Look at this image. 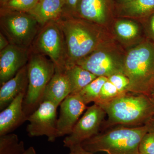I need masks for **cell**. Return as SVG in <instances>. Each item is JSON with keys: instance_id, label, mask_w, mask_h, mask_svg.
I'll list each match as a JSON object with an SVG mask.
<instances>
[{"instance_id": "cell-1", "label": "cell", "mask_w": 154, "mask_h": 154, "mask_svg": "<svg viewBox=\"0 0 154 154\" xmlns=\"http://www.w3.org/2000/svg\"><path fill=\"white\" fill-rule=\"evenodd\" d=\"M99 106L107 116L104 128L142 126L154 121V99L146 95L125 92Z\"/></svg>"}, {"instance_id": "cell-2", "label": "cell", "mask_w": 154, "mask_h": 154, "mask_svg": "<svg viewBox=\"0 0 154 154\" xmlns=\"http://www.w3.org/2000/svg\"><path fill=\"white\" fill-rule=\"evenodd\" d=\"M154 130V121L142 126H118L99 133L81 144L92 153L104 152L107 154H139L138 147L147 133Z\"/></svg>"}, {"instance_id": "cell-3", "label": "cell", "mask_w": 154, "mask_h": 154, "mask_svg": "<svg viewBox=\"0 0 154 154\" xmlns=\"http://www.w3.org/2000/svg\"><path fill=\"white\" fill-rule=\"evenodd\" d=\"M123 66L129 81L127 92L154 99V43L145 42L131 50Z\"/></svg>"}, {"instance_id": "cell-4", "label": "cell", "mask_w": 154, "mask_h": 154, "mask_svg": "<svg viewBox=\"0 0 154 154\" xmlns=\"http://www.w3.org/2000/svg\"><path fill=\"white\" fill-rule=\"evenodd\" d=\"M63 33L66 47V68L75 64L96 50L98 39L93 26L71 15L56 21Z\"/></svg>"}, {"instance_id": "cell-5", "label": "cell", "mask_w": 154, "mask_h": 154, "mask_svg": "<svg viewBox=\"0 0 154 154\" xmlns=\"http://www.w3.org/2000/svg\"><path fill=\"white\" fill-rule=\"evenodd\" d=\"M28 65V85L24 99V110L37 108L42 101L45 90L55 71L56 65L46 56L34 52Z\"/></svg>"}, {"instance_id": "cell-6", "label": "cell", "mask_w": 154, "mask_h": 154, "mask_svg": "<svg viewBox=\"0 0 154 154\" xmlns=\"http://www.w3.org/2000/svg\"><path fill=\"white\" fill-rule=\"evenodd\" d=\"M1 27L10 43L28 49L36 37L39 24L28 13L1 9Z\"/></svg>"}, {"instance_id": "cell-7", "label": "cell", "mask_w": 154, "mask_h": 154, "mask_svg": "<svg viewBox=\"0 0 154 154\" xmlns=\"http://www.w3.org/2000/svg\"><path fill=\"white\" fill-rule=\"evenodd\" d=\"M42 27L35 41V52L47 56L56 67L66 69V47L60 28L54 21Z\"/></svg>"}, {"instance_id": "cell-8", "label": "cell", "mask_w": 154, "mask_h": 154, "mask_svg": "<svg viewBox=\"0 0 154 154\" xmlns=\"http://www.w3.org/2000/svg\"><path fill=\"white\" fill-rule=\"evenodd\" d=\"M58 106L48 101H43L33 113L28 115L27 131L31 137L45 136L48 141L54 142L59 137L57 130Z\"/></svg>"}, {"instance_id": "cell-9", "label": "cell", "mask_w": 154, "mask_h": 154, "mask_svg": "<svg viewBox=\"0 0 154 154\" xmlns=\"http://www.w3.org/2000/svg\"><path fill=\"white\" fill-rule=\"evenodd\" d=\"M106 115L104 109L95 103L87 107L85 112L75 125L71 133L64 139L63 146L69 148L81 144L98 134Z\"/></svg>"}, {"instance_id": "cell-10", "label": "cell", "mask_w": 154, "mask_h": 154, "mask_svg": "<svg viewBox=\"0 0 154 154\" xmlns=\"http://www.w3.org/2000/svg\"><path fill=\"white\" fill-rule=\"evenodd\" d=\"M57 119V130L59 137L71 133L80 117L87 108L79 94H70L60 104Z\"/></svg>"}, {"instance_id": "cell-11", "label": "cell", "mask_w": 154, "mask_h": 154, "mask_svg": "<svg viewBox=\"0 0 154 154\" xmlns=\"http://www.w3.org/2000/svg\"><path fill=\"white\" fill-rule=\"evenodd\" d=\"M75 64L97 77L108 78L116 74H124L123 63L118 62L110 54L102 51H94Z\"/></svg>"}, {"instance_id": "cell-12", "label": "cell", "mask_w": 154, "mask_h": 154, "mask_svg": "<svg viewBox=\"0 0 154 154\" xmlns=\"http://www.w3.org/2000/svg\"><path fill=\"white\" fill-rule=\"evenodd\" d=\"M28 49L10 44L0 52L1 86L15 75L29 60Z\"/></svg>"}, {"instance_id": "cell-13", "label": "cell", "mask_w": 154, "mask_h": 154, "mask_svg": "<svg viewBox=\"0 0 154 154\" xmlns=\"http://www.w3.org/2000/svg\"><path fill=\"white\" fill-rule=\"evenodd\" d=\"M26 92L19 94L0 113V135L10 133L27 121L28 116L23 108Z\"/></svg>"}, {"instance_id": "cell-14", "label": "cell", "mask_w": 154, "mask_h": 154, "mask_svg": "<svg viewBox=\"0 0 154 154\" xmlns=\"http://www.w3.org/2000/svg\"><path fill=\"white\" fill-rule=\"evenodd\" d=\"M71 93L70 83L66 69L56 67L54 74L45 90L42 102L50 101L58 107Z\"/></svg>"}, {"instance_id": "cell-15", "label": "cell", "mask_w": 154, "mask_h": 154, "mask_svg": "<svg viewBox=\"0 0 154 154\" xmlns=\"http://www.w3.org/2000/svg\"><path fill=\"white\" fill-rule=\"evenodd\" d=\"M28 85V65L22 68L11 79L1 85L0 110L5 109L19 94L27 93Z\"/></svg>"}, {"instance_id": "cell-16", "label": "cell", "mask_w": 154, "mask_h": 154, "mask_svg": "<svg viewBox=\"0 0 154 154\" xmlns=\"http://www.w3.org/2000/svg\"><path fill=\"white\" fill-rule=\"evenodd\" d=\"M64 0H39L28 13L34 17L42 27L51 22H56L61 17Z\"/></svg>"}, {"instance_id": "cell-17", "label": "cell", "mask_w": 154, "mask_h": 154, "mask_svg": "<svg viewBox=\"0 0 154 154\" xmlns=\"http://www.w3.org/2000/svg\"><path fill=\"white\" fill-rule=\"evenodd\" d=\"M110 0H79L77 14L84 19L97 23L105 22Z\"/></svg>"}, {"instance_id": "cell-18", "label": "cell", "mask_w": 154, "mask_h": 154, "mask_svg": "<svg viewBox=\"0 0 154 154\" xmlns=\"http://www.w3.org/2000/svg\"><path fill=\"white\" fill-rule=\"evenodd\" d=\"M66 72L71 87V94H77L97 77L77 64L66 68Z\"/></svg>"}, {"instance_id": "cell-19", "label": "cell", "mask_w": 154, "mask_h": 154, "mask_svg": "<svg viewBox=\"0 0 154 154\" xmlns=\"http://www.w3.org/2000/svg\"><path fill=\"white\" fill-rule=\"evenodd\" d=\"M25 151L24 142L19 141L17 135H0V154H23Z\"/></svg>"}, {"instance_id": "cell-20", "label": "cell", "mask_w": 154, "mask_h": 154, "mask_svg": "<svg viewBox=\"0 0 154 154\" xmlns=\"http://www.w3.org/2000/svg\"><path fill=\"white\" fill-rule=\"evenodd\" d=\"M107 80V77H98L80 91L79 94L86 105L97 101L102 87Z\"/></svg>"}, {"instance_id": "cell-21", "label": "cell", "mask_w": 154, "mask_h": 154, "mask_svg": "<svg viewBox=\"0 0 154 154\" xmlns=\"http://www.w3.org/2000/svg\"><path fill=\"white\" fill-rule=\"evenodd\" d=\"M123 7L128 14L143 15L154 11V0H134L127 2Z\"/></svg>"}, {"instance_id": "cell-22", "label": "cell", "mask_w": 154, "mask_h": 154, "mask_svg": "<svg viewBox=\"0 0 154 154\" xmlns=\"http://www.w3.org/2000/svg\"><path fill=\"white\" fill-rule=\"evenodd\" d=\"M120 94L115 86L107 80L103 85L99 98L95 104L101 105L115 99Z\"/></svg>"}, {"instance_id": "cell-23", "label": "cell", "mask_w": 154, "mask_h": 154, "mask_svg": "<svg viewBox=\"0 0 154 154\" xmlns=\"http://www.w3.org/2000/svg\"><path fill=\"white\" fill-rule=\"evenodd\" d=\"M39 0H9L3 8L28 13L33 8Z\"/></svg>"}, {"instance_id": "cell-24", "label": "cell", "mask_w": 154, "mask_h": 154, "mask_svg": "<svg viewBox=\"0 0 154 154\" xmlns=\"http://www.w3.org/2000/svg\"><path fill=\"white\" fill-rule=\"evenodd\" d=\"M116 30L118 35L125 39L133 38L138 32L137 26L128 21L119 22L116 25Z\"/></svg>"}, {"instance_id": "cell-25", "label": "cell", "mask_w": 154, "mask_h": 154, "mask_svg": "<svg viewBox=\"0 0 154 154\" xmlns=\"http://www.w3.org/2000/svg\"><path fill=\"white\" fill-rule=\"evenodd\" d=\"M138 151L139 154H154V130L144 135L139 144Z\"/></svg>"}, {"instance_id": "cell-26", "label": "cell", "mask_w": 154, "mask_h": 154, "mask_svg": "<svg viewBox=\"0 0 154 154\" xmlns=\"http://www.w3.org/2000/svg\"><path fill=\"white\" fill-rule=\"evenodd\" d=\"M108 79L115 86L120 94L128 92L129 81L128 77L123 74L119 73L112 75L108 77Z\"/></svg>"}, {"instance_id": "cell-27", "label": "cell", "mask_w": 154, "mask_h": 154, "mask_svg": "<svg viewBox=\"0 0 154 154\" xmlns=\"http://www.w3.org/2000/svg\"><path fill=\"white\" fill-rule=\"evenodd\" d=\"M63 14L71 15L75 17L77 14V7L79 0H64Z\"/></svg>"}, {"instance_id": "cell-28", "label": "cell", "mask_w": 154, "mask_h": 154, "mask_svg": "<svg viewBox=\"0 0 154 154\" xmlns=\"http://www.w3.org/2000/svg\"><path fill=\"white\" fill-rule=\"evenodd\" d=\"M70 152L72 154H93L85 150L81 144L75 145L69 148Z\"/></svg>"}, {"instance_id": "cell-29", "label": "cell", "mask_w": 154, "mask_h": 154, "mask_svg": "<svg viewBox=\"0 0 154 154\" xmlns=\"http://www.w3.org/2000/svg\"><path fill=\"white\" fill-rule=\"evenodd\" d=\"M10 44L8 39L3 33H0V51L2 50Z\"/></svg>"}, {"instance_id": "cell-30", "label": "cell", "mask_w": 154, "mask_h": 154, "mask_svg": "<svg viewBox=\"0 0 154 154\" xmlns=\"http://www.w3.org/2000/svg\"><path fill=\"white\" fill-rule=\"evenodd\" d=\"M150 28L152 36L154 38V14L152 16L150 21Z\"/></svg>"}, {"instance_id": "cell-31", "label": "cell", "mask_w": 154, "mask_h": 154, "mask_svg": "<svg viewBox=\"0 0 154 154\" xmlns=\"http://www.w3.org/2000/svg\"><path fill=\"white\" fill-rule=\"evenodd\" d=\"M23 154H36V153L34 148L31 146L26 150Z\"/></svg>"}, {"instance_id": "cell-32", "label": "cell", "mask_w": 154, "mask_h": 154, "mask_svg": "<svg viewBox=\"0 0 154 154\" xmlns=\"http://www.w3.org/2000/svg\"><path fill=\"white\" fill-rule=\"evenodd\" d=\"M9 0H0L1 1V6L2 7V6L5 5L8 2Z\"/></svg>"}, {"instance_id": "cell-33", "label": "cell", "mask_w": 154, "mask_h": 154, "mask_svg": "<svg viewBox=\"0 0 154 154\" xmlns=\"http://www.w3.org/2000/svg\"><path fill=\"white\" fill-rule=\"evenodd\" d=\"M125 1H126L127 2H131V1H134V0H125Z\"/></svg>"}, {"instance_id": "cell-34", "label": "cell", "mask_w": 154, "mask_h": 154, "mask_svg": "<svg viewBox=\"0 0 154 154\" xmlns=\"http://www.w3.org/2000/svg\"><path fill=\"white\" fill-rule=\"evenodd\" d=\"M69 154H72V153L70 152V153H69Z\"/></svg>"}]
</instances>
